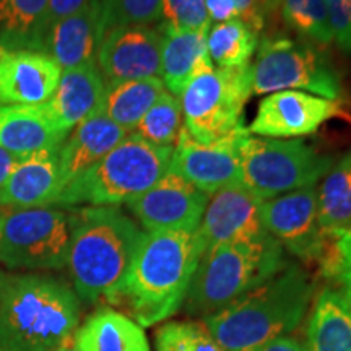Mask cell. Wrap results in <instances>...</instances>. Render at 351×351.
<instances>
[{"label": "cell", "instance_id": "6da1fadb", "mask_svg": "<svg viewBox=\"0 0 351 351\" xmlns=\"http://www.w3.org/2000/svg\"><path fill=\"white\" fill-rule=\"evenodd\" d=\"M145 232L116 207H85L70 215L67 269L75 295L116 304Z\"/></svg>", "mask_w": 351, "mask_h": 351}, {"label": "cell", "instance_id": "7a4b0ae2", "mask_svg": "<svg viewBox=\"0 0 351 351\" xmlns=\"http://www.w3.org/2000/svg\"><path fill=\"white\" fill-rule=\"evenodd\" d=\"M204 254L195 232H145L116 304L140 327L163 322L179 311Z\"/></svg>", "mask_w": 351, "mask_h": 351}, {"label": "cell", "instance_id": "3957f363", "mask_svg": "<svg viewBox=\"0 0 351 351\" xmlns=\"http://www.w3.org/2000/svg\"><path fill=\"white\" fill-rule=\"evenodd\" d=\"M78 320V296L60 280L0 271V350L57 351Z\"/></svg>", "mask_w": 351, "mask_h": 351}, {"label": "cell", "instance_id": "277c9868", "mask_svg": "<svg viewBox=\"0 0 351 351\" xmlns=\"http://www.w3.org/2000/svg\"><path fill=\"white\" fill-rule=\"evenodd\" d=\"M313 295L314 283L307 271L288 263L269 282L205 317L204 324L225 351H256L295 330Z\"/></svg>", "mask_w": 351, "mask_h": 351}, {"label": "cell", "instance_id": "5b68a950", "mask_svg": "<svg viewBox=\"0 0 351 351\" xmlns=\"http://www.w3.org/2000/svg\"><path fill=\"white\" fill-rule=\"evenodd\" d=\"M288 262L283 247L271 238L231 243L202 254L189 285L184 309L194 317H208L280 274Z\"/></svg>", "mask_w": 351, "mask_h": 351}, {"label": "cell", "instance_id": "8992f818", "mask_svg": "<svg viewBox=\"0 0 351 351\" xmlns=\"http://www.w3.org/2000/svg\"><path fill=\"white\" fill-rule=\"evenodd\" d=\"M173 147H156L130 132L99 163L64 189L56 205L114 207L147 192L169 171Z\"/></svg>", "mask_w": 351, "mask_h": 351}, {"label": "cell", "instance_id": "52a82bcc", "mask_svg": "<svg viewBox=\"0 0 351 351\" xmlns=\"http://www.w3.org/2000/svg\"><path fill=\"white\" fill-rule=\"evenodd\" d=\"M332 163L302 140L254 137L245 129L239 142L241 182L261 200L315 186Z\"/></svg>", "mask_w": 351, "mask_h": 351}, {"label": "cell", "instance_id": "ba28073f", "mask_svg": "<svg viewBox=\"0 0 351 351\" xmlns=\"http://www.w3.org/2000/svg\"><path fill=\"white\" fill-rule=\"evenodd\" d=\"M252 93L251 65L210 67L181 95L184 127L192 138L212 143L243 129L244 108Z\"/></svg>", "mask_w": 351, "mask_h": 351}, {"label": "cell", "instance_id": "9c48e42d", "mask_svg": "<svg viewBox=\"0 0 351 351\" xmlns=\"http://www.w3.org/2000/svg\"><path fill=\"white\" fill-rule=\"evenodd\" d=\"M70 215L52 207H2L0 262L15 270H59L67 265Z\"/></svg>", "mask_w": 351, "mask_h": 351}, {"label": "cell", "instance_id": "30bf717a", "mask_svg": "<svg viewBox=\"0 0 351 351\" xmlns=\"http://www.w3.org/2000/svg\"><path fill=\"white\" fill-rule=\"evenodd\" d=\"M251 80L254 95L300 90L330 101L341 96L340 78L326 57L285 38L263 39L251 65Z\"/></svg>", "mask_w": 351, "mask_h": 351}, {"label": "cell", "instance_id": "8fae6325", "mask_svg": "<svg viewBox=\"0 0 351 351\" xmlns=\"http://www.w3.org/2000/svg\"><path fill=\"white\" fill-rule=\"evenodd\" d=\"M261 218L271 238L304 262H320L332 244L319 223L315 186L262 200Z\"/></svg>", "mask_w": 351, "mask_h": 351}, {"label": "cell", "instance_id": "7c38bea8", "mask_svg": "<svg viewBox=\"0 0 351 351\" xmlns=\"http://www.w3.org/2000/svg\"><path fill=\"white\" fill-rule=\"evenodd\" d=\"M210 195L179 174L168 171L156 184L127 202L147 232L199 230Z\"/></svg>", "mask_w": 351, "mask_h": 351}, {"label": "cell", "instance_id": "4fadbf2b", "mask_svg": "<svg viewBox=\"0 0 351 351\" xmlns=\"http://www.w3.org/2000/svg\"><path fill=\"white\" fill-rule=\"evenodd\" d=\"M262 200L243 182H232L210 195L197 236L202 249L269 238L261 218Z\"/></svg>", "mask_w": 351, "mask_h": 351}, {"label": "cell", "instance_id": "5bb4252c", "mask_svg": "<svg viewBox=\"0 0 351 351\" xmlns=\"http://www.w3.org/2000/svg\"><path fill=\"white\" fill-rule=\"evenodd\" d=\"M245 127L212 143H200L182 127L174 145L169 171L179 174L205 194L241 182L239 142Z\"/></svg>", "mask_w": 351, "mask_h": 351}, {"label": "cell", "instance_id": "9a60e30c", "mask_svg": "<svg viewBox=\"0 0 351 351\" xmlns=\"http://www.w3.org/2000/svg\"><path fill=\"white\" fill-rule=\"evenodd\" d=\"M339 114L335 101L300 90H282L267 95L258 103L247 132L265 138L304 137Z\"/></svg>", "mask_w": 351, "mask_h": 351}, {"label": "cell", "instance_id": "2e32d148", "mask_svg": "<svg viewBox=\"0 0 351 351\" xmlns=\"http://www.w3.org/2000/svg\"><path fill=\"white\" fill-rule=\"evenodd\" d=\"M161 33L150 26H114L104 34L96 64L108 83L158 77L161 70Z\"/></svg>", "mask_w": 351, "mask_h": 351}, {"label": "cell", "instance_id": "e0dca14e", "mask_svg": "<svg viewBox=\"0 0 351 351\" xmlns=\"http://www.w3.org/2000/svg\"><path fill=\"white\" fill-rule=\"evenodd\" d=\"M60 75L62 70L44 52L0 47V106L47 103Z\"/></svg>", "mask_w": 351, "mask_h": 351}, {"label": "cell", "instance_id": "ac0fdd59", "mask_svg": "<svg viewBox=\"0 0 351 351\" xmlns=\"http://www.w3.org/2000/svg\"><path fill=\"white\" fill-rule=\"evenodd\" d=\"M108 32L103 7L98 0H91L83 10L51 26L44 41V54L49 56L62 72L93 64Z\"/></svg>", "mask_w": 351, "mask_h": 351}, {"label": "cell", "instance_id": "d6986e66", "mask_svg": "<svg viewBox=\"0 0 351 351\" xmlns=\"http://www.w3.org/2000/svg\"><path fill=\"white\" fill-rule=\"evenodd\" d=\"M59 150H44L21 158L0 189V207L39 208L57 204L62 194Z\"/></svg>", "mask_w": 351, "mask_h": 351}, {"label": "cell", "instance_id": "ffe728a7", "mask_svg": "<svg viewBox=\"0 0 351 351\" xmlns=\"http://www.w3.org/2000/svg\"><path fill=\"white\" fill-rule=\"evenodd\" d=\"M129 134V130L117 125L99 111L78 124L59 150L62 187L65 189L70 182L99 163Z\"/></svg>", "mask_w": 351, "mask_h": 351}, {"label": "cell", "instance_id": "44dd1931", "mask_svg": "<svg viewBox=\"0 0 351 351\" xmlns=\"http://www.w3.org/2000/svg\"><path fill=\"white\" fill-rule=\"evenodd\" d=\"M67 135L59 129L44 103L0 106V148L19 158L44 150H60Z\"/></svg>", "mask_w": 351, "mask_h": 351}, {"label": "cell", "instance_id": "7402d4cb", "mask_svg": "<svg viewBox=\"0 0 351 351\" xmlns=\"http://www.w3.org/2000/svg\"><path fill=\"white\" fill-rule=\"evenodd\" d=\"M106 83L101 75L98 64L64 70L54 95L47 101L46 109L59 125L69 134L78 124L99 111Z\"/></svg>", "mask_w": 351, "mask_h": 351}, {"label": "cell", "instance_id": "603a6c76", "mask_svg": "<svg viewBox=\"0 0 351 351\" xmlns=\"http://www.w3.org/2000/svg\"><path fill=\"white\" fill-rule=\"evenodd\" d=\"M208 32H189L165 25L161 32V82L169 93L181 98L189 83L213 67L207 47Z\"/></svg>", "mask_w": 351, "mask_h": 351}, {"label": "cell", "instance_id": "cb8c5ba5", "mask_svg": "<svg viewBox=\"0 0 351 351\" xmlns=\"http://www.w3.org/2000/svg\"><path fill=\"white\" fill-rule=\"evenodd\" d=\"M78 351H150L143 328L125 314L103 307L73 333Z\"/></svg>", "mask_w": 351, "mask_h": 351}, {"label": "cell", "instance_id": "d4e9b609", "mask_svg": "<svg viewBox=\"0 0 351 351\" xmlns=\"http://www.w3.org/2000/svg\"><path fill=\"white\" fill-rule=\"evenodd\" d=\"M306 335L307 351H351V304L341 291H320Z\"/></svg>", "mask_w": 351, "mask_h": 351}, {"label": "cell", "instance_id": "484cf974", "mask_svg": "<svg viewBox=\"0 0 351 351\" xmlns=\"http://www.w3.org/2000/svg\"><path fill=\"white\" fill-rule=\"evenodd\" d=\"M49 0H0V47L44 52Z\"/></svg>", "mask_w": 351, "mask_h": 351}, {"label": "cell", "instance_id": "4316f807", "mask_svg": "<svg viewBox=\"0 0 351 351\" xmlns=\"http://www.w3.org/2000/svg\"><path fill=\"white\" fill-rule=\"evenodd\" d=\"M166 88L160 77L108 83L99 112L125 130L134 132Z\"/></svg>", "mask_w": 351, "mask_h": 351}, {"label": "cell", "instance_id": "83f0119b", "mask_svg": "<svg viewBox=\"0 0 351 351\" xmlns=\"http://www.w3.org/2000/svg\"><path fill=\"white\" fill-rule=\"evenodd\" d=\"M317 202L320 228L333 244L351 230V152L326 174Z\"/></svg>", "mask_w": 351, "mask_h": 351}, {"label": "cell", "instance_id": "f1b7e54d", "mask_svg": "<svg viewBox=\"0 0 351 351\" xmlns=\"http://www.w3.org/2000/svg\"><path fill=\"white\" fill-rule=\"evenodd\" d=\"M207 47L215 67H243L257 49V33L241 19L217 23L207 34Z\"/></svg>", "mask_w": 351, "mask_h": 351}, {"label": "cell", "instance_id": "f546056e", "mask_svg": "<svg viewBox=\"0 0 351 351\" xmlns=\"http://www.w3.org/2000/svg\"><path fill=\"white\" fill-rule=\"evenodd\" d=\"M182 119L181 98L166 90L156 103L148 109V112L145 114L134 132L156 147L174 148L184 127Z\"/></svg>", "mask_w": 351, "mask_h": 351}, {"label": "cell", "instance_id": "4dcf8cb0", "mask_svg": "<svg viewBox=\"0 0 351 351\" xmlns=\"http://www.w3.org/2000/svg\"><path fill=\"white\" fill-rule=\"evenodd\" d=\"M287 25L306 38L320 44H330L333 34L328 21L326 0H278Z\"/></svg>", "mask_w": 351, "mask_h": 351}, {"label": "cell", "instance_id": "1f68e13d", "mask_svg": "<svg viewBox=\"0 0 351 351\" xmlns=\"http://www.w3.org/2000/svg\"><path fill=\"white\" fill-rule=\"evenodd\" d=\"M156 351H225L205 324L168 322L155 335Z\"/></svg>", "mask_w": 351, "mask_h": 351}, {"label": "cell", "instance_id": "d6a6232c", "mask_svg": "<svg viewBox=\"0 0 351 351\" xmlns=\"http://www.w3.org/2000/svg\"><path fill=\"white\" fill-rule=\"evenodd\" d=\"M108 28L122 25L148 26L161 19L163 0H98Z\"/></svg>", "mask_w": 351, "mask_h": 351}, {"label": "cell", "instance_id": "836d02e7", "mask_svg": "<svg viewBox=\"0 0 351 351\" xmlns=\"http://www.w3.org/2000/svg\"><path fill=\"white\" fill-rule=\"evenodd\" d=\"M161 16L165 25L189 32H210L212 21L208 19L205 0H163Z\"/></svg>", "mask_w": 351, "mask_h": 351}, {"label": "cell", "instance_id": "e575fe53", "mask_svg": "<svg viewBox=\"0 0 351 351\" xmlns=\"http://www.w3.org/2000/svg\"><path fill=\"white\" fill-rule=\"evenodd\" d=\"M320 267L327 278L335 280L343 287L351 283V230L328 245Z\"/></svg>", "mask_w": 351, "mask_h": 351}, {"label": "cell", "instance_id": "d590c367", "mask_svg": "<svg viewBox=\"0 0 351 351\" xmlns=\"http://www.w3.org/2000/svg\"><path fill=\"white\" fill-rule=\"evenodd\" d=\"M333 41L345 52H351V0H326Z\"/></svg>", "mask_w": 351, "mask_h": 351}, {"label": "cell", "instance_id": "8d00e7d4", "mask_svg": "<svg viewBox=\"0 0 351 351\" xmlns=\"http://www.w3.org/2000/svg\"><path fill=\"white\" fill-rule=\"evenodd\" d=\"M239 10V19L249 28L258 33L265 25V15L278 0H234Z\"/></svg>", "mask_w": 351, "mask_h": 351}, {"label": "cell", "instance_id": "74e56055", "mask_svg": "<svg viewBox=\"0 0 351 351\" xmlns=\"http://www.w3.org/2000/svg\"><path fill=\"white\" fill-rule=\"evenodd\" d=\"M91 0H49V7H47V32L51 26L59 23L60 20L67 19L70 15H75L85 8Z\"/></svg>", "mask_w": 351, "mask_h": 351}, {"label": "cell", "instance_id": "f35d334b", "mask_svg": "<svg viewBox=\"0 0 351 351\" xmlns=\"http://www.w3.org/2000/svg\"><path fill=\"white\" fill-rule=\"evenodd\" d=\"M210 21L225 23V21L239 19V10L234 0H205Z\"/></svg>", "mask_w": 351, "mask_h": 351}, {"label": "cell", "instance_id": "ab89813d", "mask_svg": "<svg viewBox=\"0 0 351 351\" xmlns=\"http://www.w3.org/2000/svg\"><path fill=\"white\" fill-rule=\"evenodd\" d=\"M256 351H307V348L301 343V341L285 335V337H278V339L270 340L269 343L262 345L261 348Z\"/></svg>", "mask_w": 351, "mask_h": 351}, {"label": "cell", "instance_id": "60d3db41", "mask_svg": "<svg viewBox=\"0 0 351 351\" xmlns=\"http://www.w3.org/2000/svg\"><path fill=\"white\" fill-rule=\"evenodd\" d=\"M20 160L21 158L13 155L10 152L3 150V148H0V189H2L3 184L7 182L8 176L12 174V171L15 169V166L19 165Z\"/></svg>", "mask_w": 351, "mask_h": 351}, {"label": "cell", "instance_id": "b9f144b4", "mask_svg": "<svg viewBox=\"0 0 351 351\" xmlns=\"http://www.w3.org/2000/svg\"><path fill=\"white\" fill-rule=\"evenodd\" d=\"M57 351H78V350L75 348V345H73V337H72V339H70L69 341H65V343H64L62 346H60V348L57 350Z\"/></svg>", "mask_w": 351, "mask_h": 351}, {"label": "cell", "instance_id": "7bdbcfd3", "mask_svg": "<svg viewBox=\"0 0 351 351\" xmlns=\"http://www.w3.org/2000/svg\"><path fill=\"white\" fill-rule=\"evenodd\" d=\"M341 295H343L345 300L348 301L350 304H351V283H350V285H345L343 291H341Z\"/></svg>", "mask_w": 351, "mask_h": 351}, {"label": "cell", "instance_id": "ee69618b", "mask_svg": "<svg viewBox=\"0 0 351 351\" xmlns=\"http://www.w3.org/2000/svg\"><path fill=\"white\" fill-rule=\"evenodd\" d=\"M0 226H2V207H0Z\"/></svg>", "mask_w": 351, "mask_h": 351}, {"label": "cell", "instance_id": "f6af8a7d", "mask_svg": "<svg viewBox=\"0 0 351 351\" xmlns=\"http://www.w3.org/2000/svg\"><path fill=\"white\" fill-rule=\"evenodd\" d=\"M0 351H5V350H0Z\"/></svg>", "mask_w": 351, "mask_h": 351}]
</instances>
